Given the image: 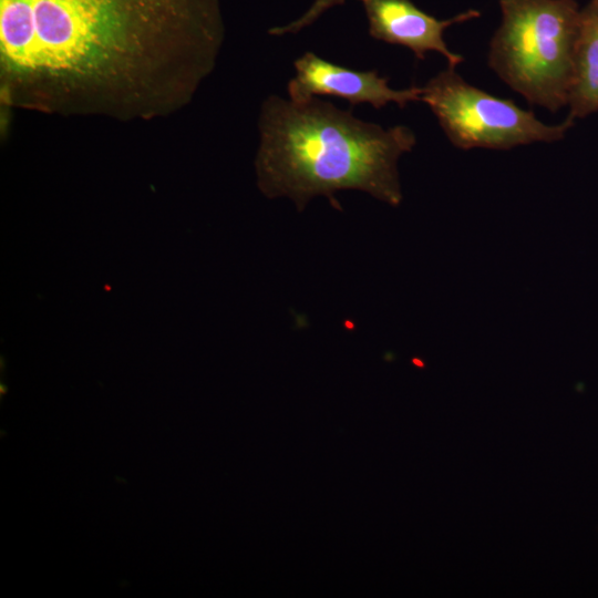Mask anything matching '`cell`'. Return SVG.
Instances as JSON below:
<instances>
[{
	"label": "cell",
	"mask_w": 598,
	"mask_h": 598,
	"mask_svg": "<svg viewBox=\"0 0 598 598\" xmlns=\"http://www.w3.org/2000/svg\"><path fill=\"white\" fill-rule=\"evenodd\" d=\"M223 32L220 0H0L4 64L29 75H107L127 49L171 38L209 58Z\"/></svg>",
	"instance_id": "1"
},
{
	"label": "cell",
	"mask_w": 598,
	"mask_h": 598,
	"mask_svg": "<svg viewBox=\"0 0 598 598\" xmlns=\"http://www.w3.org/2000/svg\"><path fill=\"white\" fill-rule=\"evenodd\" d=\"M259 132L257 181L269 198L287 197L298 210L316 196L336 206V193L346 189L391 206L402 202L398 165L416 144L409 126L383 127L317 97L295 102L270 95Z\"/></svg>",
	"instance_id": "2"
},
{
	"label": "cell",
	"mask_w": 598,
	"mask_h": 598,
	"mask_svg": "<svg viewBox=\"0 0 598 598\" xmlns=\"http://www.w3.org/2000/svg\"><path fill=\"white\" fill-rule=\"evenodd\" d=\"M488 66L528 103L556 112L568 103L581 10L574 0H499Z\"/></svg>",
	"instance_id": "3"
},
{
	"label": "cell",
	"mask_w": 598,
	"mask_h": 598,
	"mask_svg": "<svg viewBox=\"0 0 598 598\" xmlns=\"http://www.w3.org/2000/svg\"><path fill=\"white\" fill-rule=\"evenodd\" d=\"M421 87V101L430 107L447 140L461 150H509L553 143L563 140L574 125L569 116L561 123L547 124L514 101L472 85L448 65Z\"/></svg>",
	"instance_id": "4"
},
{
	"label": "cell",
	"mask_w": 598,
	"mask_h": 598,
	"mask_svg": "<svg viewBox=\"0 0 598 598\" xmlns=\"http://www.w3.org/2000/svg\"><path fill=\"white\" fill-rule=\"evenodd\" d=\"M295 76L287 91L289 99L302 102L317 95L336 96L350 104H370L381 109L389 103L400 107L421 101V86L396 90L377 71H358L332 63L308 51L293 62Z\"/></svg>",
	"instance_id": "5"
},
{
	"label": "cell",
	"mask_w": 598,
	"mask_h": 598,
	"mask_svg": "<svg viewBox=\"0 0 598 598\" xmlns=\"http://www.w3.org/2000/svg\"><path fill=\"white\" fill-rule=\"evenodd\" d=\"M362 3L372 38L390 44L408 48L415 58L423 60L427 52H437L456 68L464 58L446 44L447 28L480 17L481 12L468 9L450 19H437L421 10L411 0H358Z\"/></svg>",
	"instance_id": "6"
},
{
	"label": "cell",
	"mask_w": 598,
	"mask_h": 598,
	"mask_svg": "<svg viewBox=\"0 0 598 598\" xmlns=\"http://www.w3.org/2000/svg\"><path fill=\"white\" fill-rule=\"evenodd\" d=\"M569 117L598 111V12L592 3L581 10L575 69L568 96Z\"/></svg>",
	"instance_id": "7"
},
{
	"label": "cell",
	"mask_w": 598,
	"mask_h": 598,
	"mask_svg": "<svg viewBox=\"0 0 598 598\" xmlns=\"http://www.w3.org/2000/svg\"><path fill=\"white\" fill-rule=\"evenodd\" d=\"M344 0H315L312 4L298 19L283 24L277 25L269 30L271 35H283L297 33L302 29L312 24L329 9L343 4Z\"/></svg>",
	"instance_id": "8"
},
{
	"label": "cell",
	"mask_w": 598,
	"mask_h": 598,
	"mask_svg": "<svg viewBox=\"0 0 598 598\" xmlns=\"http://www.w3.org/2000/svg\"><path fill=\"white\" fill-rule=\"evenodd\" d=\"M594 4V7L596 8L597 12H598V2H596L595 0H592L591 2Z\"/></svg>",
	"instance_id": "9"
},
{
	"label": "cell",
	"mask_w": 598,
	"mask_h": 598,
	"mask_svg": "<svg viewBox=\"0 0 598 598\" xmlns=\"http://www.w3.org/2000/svg\"><path fill=\"white\" fill-rule=\"evenodd\" d=\"M596 2H598V0H595Z\"/></svg>",
	"instance_id": "10"
}]
</instances>
